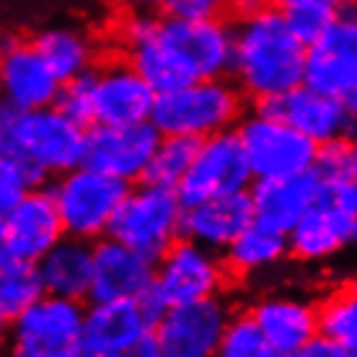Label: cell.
I'll return each mask as SVG.
<instances>
[{
	"instance_id": "obj_1",
	"label": "cell",
	"mask_w": 357,
	"mask_h": 357,
	"mask_svg": "<svg viewBox=\"0 0 357 357\" xmlns=\"http://www.w3.org/2000/svg\"><path fill=\"white\" fill-rule=\"evenodd\" d=\"M119 42L127 63L153 93L231 73L233 29L223 18H174L155 13L125 16Z\"/></svg>"
},
{
	"instance_id": "obj_2",
	"label": "cell",
	"mask_w": 357,
	"mask_h": 357,
	"mask_svg": "<svg viewBox=\"0 0 357 357\" xmlns=\"http://www.w3.org/2000/svg\"><path fill=\"white\" fill-rule=\"evenodd\" d=\"M231 29V73L246 96L269 104L303 83L305 47L290 34L282 8L264 3Z\"/></svg>"
},
{
	"instance_id": "obj_3",
	"label": "cell",
	"mask_w": 357,
	"mask_h": 357,
	"mask_svg": "<svg viewBox=\"0 0 357 357\" xmlns=\"http://www.w3.org/2000/svg\"><path fill=\"white\" fill-rule=\"evenodd\" d=\"M86 132L57 107L6 112L0 119V169L21 178L26 189H39L50 176L81 166Z\"/></svg>"
},
{
	"instance_id": "obj_4",
	"label": "cell",
	"mask_w": 357,
	"mask_h": 357,
	"mask_svg": "<svg viewBox=\"0 0 357 357\" xmlns=\"http://www.w3.org/2000/svg\"><path fill=\"white\" fill-rule=\"evenodd\" d=\"M241 116V91L225 78H205L166 93H155L148 122L161 135L202 140L233 130Z\"/></svg>"
},
{
	"instance_id": "obj_5",
	"label": "cell",
	"mask_w": 357,
	"mask_h": 357,
	"mask_svg": "<svg viewBox=\"0 0 357 357\" xmlns=\"http://www.w3.org/2000/svg\"><path fill=\"white\" fill-rule=\"evenodd\" d=\"M127 189L130 187L125 181L96 171L89 163H81L73 171L60 174L47 192L60 215L65 236L93 243L109 233V225Z\"/></svg>"
},
{
	"instance_id": "obj_6",
	"label": "cell",
	"mask_w": 357,
	"mask_h": 357,
	"mask_svg": "<svg viewBox=\"0 0 357 357\" xmlns=\"http://www.w3.org/2000/svg\"><path fill=\"white\" fill-rule=\"evenodd\" d=\"M181 213L184 205L176 189L143 181L127 189L107 236L155 261L181 238Z\"/></svg>"
},
{
	"instance_id": "obj_7",
	"label": "cell",
	"mask_w": 357,
	"mask_h": 357,
	"mask_svg": "<svg viewBox=\"0 0 357 357\" xmlns=\"http://www.w3.org/2000/svg\"><path fill=\"white\" fill-rule=\"evenodd\" d=\"M236 135L254 181H275L313 171L319 145L264 107L241 116Z\"/></svg>"
},
{
	"instance_id": "obj_8",
	"label": "cell",
	"mask_w": 357,
	"mask_h": 357,
	"mask_svg": "<svg viewBox=\"0 0 357 357\" xmlns=\"http://www.w3.org/2000/svg\"><path fill=\"white\" fill-rule=\"evenodd\" d=\"M83 319L81 301L42 295L10 321L8 349L21 357H78Z\"/></svg>"
},
{
	"instance_id": "obj_9",
	"label": "cell",
	"mask_w": 357,
	"mask_h": 357,
	"mask_svg": "<svg viewBox=\"0 0 357 357\" xmlns=\"http://www.w3.org/2000/svg\"><path fill=\"white\" fill-rule=\"evenodd\" d=\"M228 280L225 261L218 251H210L195 241L178 238L155 259L153 293L166 308L195 303L220 295Z\"/></svg>"
},
{
	"instance_id": "obj_10",
	"label": "cell",
	"mask_w": 357,
	"mask_h": 357,
	"mask_svg": "<svg viewBox=\"0 0 357 357\" xmlns=\"http://www.w3.org/2000/svg\"><path fill=\"white\" fill-rule=\"evenodd\" d=\"M303 86L357 109V18L352 8L340 10L331 26L305 47Z\"/></svg>"
},
{
	"instance_id": "obj_11",
	"label": "cell",
	"mask_w": 357,
	"mask_h": 357,
	"mask_svg": "<svg viewBox=\"0 0 357 357\" xmlns=\"http://www.w3.org/2000/svg\"><path fill=\"white\" fill-rule=\"evenodd\" d=\"M254 176L249 171L236 130L202 137L197 143L192 166L178 181L176 195L181 205H195L213 197L249 192Z\"/></svg>"
},
{
	"instance_id": "obj_12",
	"label": "cell",
	"mask_w": 357,
	"mask_h": 357,
	"mask_svg": "<svg viewBox=\"0 0 357 357\" xmlns=\"http://www.w3.org/2000/svg\"><path fill=\"white\" fill-rule=\"evenodd\" d=\"M231 316V305L215 295L166 308L161 319L153 324L151 334L163 357H215Z\"/></svg>"
},
{
	"instance_id": "obj_13",
	"label": "cell",
	"mask_w": 357,
	"mask_h": 357,
	"mask_svg": "<svg viewBox=\"0 0 357 357\" xmlns=\"http://www.w3.org/2000/svg\"><path fill=\"white\" fill-rule=\"evenodd\" d=\"M63 83L39 57L31 42L0 39V104L6 112H31L57 104Z\"/></svg>"
},
{
	"instance_id": "obj_14",
	"label": "cell",
	"mask_w": 357,
	"mask_h": 357,
	"mask_svg": "<svg viewBox=\"0 0 357 357\" xmlns=\"http://www.w3.org/2000/svg\"><path fill=\"white\" fill-rule=\"evenodd\" d=\"M158 140H161V132L151 122L116 127L93 125V130L86 132L83 163L125 181L130 187L132 181L145 178V171L158 148Z\"/></svg>"
},
{
	"instance_id": "obj_15",
	"label": "cell",
	"mask_w": 357,
	"mask_h": 357,
	"mask_svg": "<svg viewBox=\"0 0 357 357\" xmlns=\"http://www.w3.org/2000/svg\"><path fill=\"white\" fill-rule=\"evenodd\" d=\"M91 125H135L148 122L155 93L130 68L127 60H114L89 70Z\"/></svg>"
},
{
	"instance_id": "obj_16",
	"label": "cell",
	"mask_w": 357,
	"mask_h": 357,
	"mask_svg": "<svg viewBox=\"0 0 357 357\" xmlns=\"http://www.w3.org/2000/svg\"><path fill=\"white\" fill-rule=\"evenodd\" d=\"M261 107L280 116L290 127H295L298 132L305 135L316 145H326L355 135L357 109L340 101V98L308 89L303 83L298 89L287 91L285 96L275 98L269 104H261Z\"/></svg>"
},
{
	"instance_id": "obj_17",
	"label": "cell",
	"mask_w": 357,
	"mask_h": 357,
	"mask_svg": "<svg viewBox=\"0 0 357 357\" xmlns=\"http://www.w3.org/2000/svg\"><path fill=\"white\" fill-rule=\"evenodd\" d=\"M93 269H91L89 298L93 303L104 301H137L153 287L155 261L135 249L104 236L91 243Z\"/></svg>"
},
{
	"instance_id": "obj_18",
	"label": "cell",
	"mask_w": 357,
	"mask_h": 357,
	"mask_svg": "<svg viewBox=\"0 0 357 357\" xmlns=\"http://www.w3.org/2000/svg\"><path fill=\"white\" fill-rule=\"evenodd\" d=\"M3 241L10 261L36 264L63 238V223L47 189H29L3 220Z\"/></svg>"
},
{
	"instance_id": "obj_19",
	"label": "cell",
	"mask_w": 357,
	"mask_h": 357,
	"mask_svg": "<svg viewBox=\"0 0 357 357\" xmlns=\"http://www.w3.org/2000/svg\"><path fill=\"white\" fill-rule=\"evenodd\" d=\"M357 238V215L329 205L326 199L313 202L308 213L285 233L287 254L303 264H324L349 249Z\"/></svg>"
},
{
	"instance_id": "obj_20",
	"label": "cell",
	"mask_w": 357,
	"mask_h": 357,
	"mask_svg": "<svg viewBox=\"0 0 357 357\" xmlns=\"http://www.w3.org/2000/svg\"><path fill=\"white\" fill-rule=\"evenodd\" d=\"M275 355H298L316 337V305L298 295H264L249 311Z\"/></svg>"
},
{
	"instance_id": "obj_21",
	"label": "cell",
	"mask_w": 357,
	"mask_h": 357,
	"mask_svg": "<svg viewBox=\"0 0 357 357\" xmlns=\"http://www.w3.org/2000/svg\"><path fill=\"white\" fill-rule=\"evenodd\" d=\"M151 331L137 301L93 303L83 319L78 357H122L125 349Z\"/></svg>"
},
{
	"instance_id": "obj_22",
	"label": "cell",
	"mask_w": 357,
	"mask_h": 357,
	"mask_svg": "<svg viewBox=\"0 0 357 357\" xmlns=\"http://www.w3.org/2000/svg\"><path fill=\"white\" fill-rule=\"evenodd\" d=\"M249 223H254L249 192L213 197L195 205H184L181 238L199 243L210 251H225V246Z\"/></svg>"
},
{
	"instance_id": "obj_23",
	"label": "cell",
	"mask_w": 357,
	"mask_h": 357,
	"mask_svg": "<svg viewBox=\"0 0 357 357\" xmlns=\"http://www.w3.org/2000/svg\"><path fill=\"white\" fill-rule=\"evenodd\" d=\"M319 192L321 181L313 171L275 181H254V187L249 189L254 223L285 236L308 213V207H313Z\"/></svg>"
},
{
	"instance_id": "obj_24",
	"label": "cell",
	"mask_w": 357,
	"mask_h": 357,
	"mask_svg": "<svg viewBox=\"0 0 357 357\" xmlns=\"http://www.w3.org/2000/svg\"><path fill=\"white\" fill-rule=\"evenodd\" d=\"M34 267L45 295L65 298V301L89 298L91 269H93V249L89 241L63 236Z\"/></svg>"
},
{
	"instance_id": "obj_25",
	"label": "cell",
	"mask_w": 357,
	"mask_h": 357,
	"mask_svg": "<svg viewBox=\"0 0 357 357\" xmlns=\"http://www.w3.org/2000/svg\"><path fill=\"white\" fill-rule=\"evenodd\" d=\"M31 45L60 83L81 78L83 73L93 70L96 47L91 42V36L81 29L50 26L45 31H39L31 39Z\"/></svg>"
},
{
	"instance_id": "obj_26",
	"label": "cell",
	"mask_w": 357,
	"mask_h": 357,
	"mask_svg": "<svg viewBox=\"0 0 357 357\" xmlns=\"http://www.w3.org/2000/svg\"><path fill=\"white\" fill-rule=\"evenodd\" d=\"M287 257V241L259 223H249L225 246V269L236 275H257L277 267Z\"/></svg>"
},
{
	"instance_id": "obj_27",
	"label": "cell",
	"mask_w": 357,
	"mask_h": 357,
	"mask_svg": "<svg viewBox=\"0 0 357 357\" xmlns=\"http://www.w3.org/2000/svg\"><path fill=\"white\" fill-rule=\"evenodd\" d=\"M316 337L357 349V293L355 287H340L316 305Z\"/></svg>"
},
{
	"instance_id": "obj_28",
	"label": "cell",
	"mask_w": 357,
	"mask_h": 357,
	"mask_svg": "<svg viewBox=\"0 0 357 357\" xmlns=\"http://www.w3.org/2000/svg\"><path fill=\"white\" fill-rule=\"evenodd\" d=\"M197 143H199V140H192V137L161 135L158 148H155L151 163H148V171H145L143 181H151V184H158V187L176 189L178 181L184 178V174H187L189 166H192Z\"/></svg>"
},
{
	"instance_id": "obj_29",
	"label": "cell",
	"mask_w": 357,
	"mask_h": 357,
	"mask_svg": "<svg viewBox=\"0 0 357 357\" xmlns=\"http://www.w3.org/2000/svg\"><path fill=\"white\" fill-rule=\"evenodd\" d=\"M42 282L34 264L26 261H6L0 264V313L13 321L36 298H42Z\"/></svg>"
},
{
	"instance_id": "obj_30",
	"label": "cell",
	"mask_w": 357,
	"mask_h": 357,
	"mask_svg": "<svg viewBox=\"0 0 357 357\" xmlns=\"http://www.w3.org/2000/svg\"><path fill=\"white\" fill-rule=\"evenodd\" d=\"M337 13L340 10L329 8L326 3H319V0H293V3L282 6V18H285L290 34L303 47L316 42L331 26Z\"/></svg>"
},
{
	"instance_id": "obj_31",
	"label": "cell",
	"mask_w": 357,
	"mask_h": 357,
	"mask_svg": "<svg viewBox=\"0 0 357 357\" xmlns=\"http://www.w3.org/2000/svg\"><path fill=\"white\" fill-rule=\"evenodd\" d=\"M269 347L264 337L259 334L257 324L251 321L249 313L231 316L225 324V331L220 337L215 357H267Z\"/></svg>"
},
{
	"instance_id": "obj_32",
	"label": "cell",
	"mask_w": 357,
	"mask_h": 357,
	"mask_svg": "<svg viewBox=\"0 0 357 357\" xmlns=\"http://www.w3.org/2000/svg\"><path fill=\"white\" fill-rule=\"evenodd\" d=\"M313 174L324 184L329 181H357V151L352 137H342L334 143L319 145Z\"/></svg>"
},
{
	"instance_id": "obj_33",
	"label": "cell",
	"mask_w": 357,
	"mask_h": 357,
	"mask_svg": "<svg viewBox=\"0 0 357 357\" xmlns=\"http://www.w3.org/2000/svg\"><path fill=\"white\" fill-rule=\"evenodd\" d=\"M158 8L174 18H218L228 8V0H161Z\"/></svg>"
},
{
	"instance_id": "obj_34",
	"label": "cell",
	"mask_w": 357,
	"mask_h": 357,
	"mask_svg": "<svg viewBox=\"0 0 357 357\" xmlns=\"http://www.w3.org/2000/svg\"><path fill=\"white\" fill-rule=\"evenodd\" d=\"M29 189L24 187V181L16 178L10 171L0 169V220L18 205V199L26 195Z\"/></svg>"
},
{
	"instance_id": "obj_35",
	"label": "cell",
	"mask_w": 357,
	"mask_h": 357,
	"mask_svg": "<svg viewBox=\"0 0 357 357\" xmlns=\"http://www.w3.org/2000/svg\"><path fill=\"white\" fill-rule=\"evenodd\" d=\"M295 357H357V355H355V349L334 344V342L324 340V337H313Z\"/></svg>"
},
{
	"instance_id": "obj_36",
	"label": "cell",
	"mask_w": 357,
	"mask_h": 357,
	"mask_svg": "<svg viewBox=\"0 0 357 357\" xmlns=\"http://www.w3.org/2000/svg\"><path fill=\"white\" fill-rule=\"evenodd\" d=\"M122 357H163V355H161V347H158L155 337L148 331V334H143L137 342H132V344L125 349Z\"/></svg>"
},
{
	"instance_id": "obj_37",
	"label": "cell",
	"mask_w": 357,
	"mask_h": 357,
	"mask_svg": "<svg viewBox=\"0 0 357 357\" xmlns=\"http://www.w3.org/2000/svg\"><path fill=\"white\" fill-rule=\"evenodd\" d=\"M161 0H109V6L116 10H122L125 16H132V13H153L158 8Z\"/></svg>"
},
{
	"instance_id": "obj_38",
	"label": "cell",
	"mask_w": 357,
	"mask_h": 357,
	"mask_svg": "<svg viewBox=\"0 0 357 357\" xmlns=\"http://www.w3.org/2000/svg\"><path fill=\"white\" fill-rule=\"evenodd\" d=\"M264 3H267V0H228V6H233L238 13H249V10L264 6Z\"/></svg>"
},
{
	"instance_id": "obj_39",
	"label": "cell",
	"mask_w": 357,
	"mask_h": 357,
	"mask_svg": "<svg viewBox=\"0 0 357 357\" xmlns=\"http://www.w3.org/2000/svg\"><path fill=\"white\" fill-rule=\"evenodd\" d=\"M8 329H10V321L0 313V355H3V349L8 347Z\"/></svg>"
},
{
	"instance_id": "obj_40",
	"label": "cell",
	"mask_w": 357,
	"mask_h": 357,
	"mask_svg": "<svg viewBox=\"0 0 357 357\" xmlns=\"http://www.w3.org/2000/svg\"><path fill=\"white\" fill-rule=\"evenodd\" d=\"M269 6H277V8H282V6H287V3H293V0H267Z\"/></svg>"
},
{
	"instance_id": "obj_41",
	"label": "cell",
	"mask_w": 357,
	"mask_h": 357,
	"mask_svg": "<svg viewBox=\"0 0 357 357\" xmlns=\"http://www.w3.org/2000/svg\"><path fill=\"white\" fill-rule=\"evenodd\" d=\"M0 357H21V355H16V352H13V349H8V347H6V349H3V355H0Z\"/></svg>"
},
{
	"instance_id": "obj_42",
	"label": "cell",
	"mask_w": 357,
	"mask_h": 357,
	"mask_svg": "<svg viewBox=\"0 0 357 357\" xmlns=\"http://www.w3.org/2000/svg\"><path fill=\"white\" fill-rule=\"evenodd\" d=\"M267 357H293V355H275V352H269Z\"/></svg>"
},
{
	"instance_id": "obj_43",
	"label": "cell",
	"mask_w": 357,
	"mask_h": 357,
	"mask_svg": "<svg viewBox=\"0 0 357 357\" xmlns=\"http://www.w3.org/2000/svg\"><path fill=\"white\" fill-rule=\"evenodd\" d=\"M3 114H6V109H3V104H0V119H3Z\"/></svg>"
}]
</instances>
